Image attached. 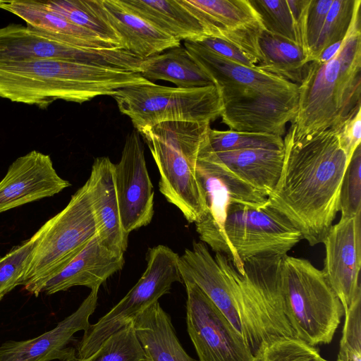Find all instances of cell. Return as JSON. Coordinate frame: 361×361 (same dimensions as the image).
Masks as SVG:
<instances>
[{
	"label": "cell",
	"instance_id": "1",
	"mask_svg": "<svg viewBox=\"0 0 361 361\" xmlns=\"http://www.w3.org/2000/svg\"><path fill=\"white\" fill-rule=\"evenodd\" d=\"M283 143L281 173L268 202L314 246L323 242L339 212L347 154L332 128L296 137L290 125Z\"/></svg>",
	"mask_w": 361,
	"mask_h": 361
},
{
	"label": "cell",
	"instance_id": "2",
	"mask_svg": "<svg viewBox=\"0 0 361 361\" xmlns=\"http://www.w3.org/2000/svg\"><path fill=\"white\" fill-rule=\"evenodd\" d=\"M184 45L218 89L222 122L231 130L284 135L296 115L298 85L229 61L197 42Z\"/></svg>",
	"mask_w": 361,
	"mask_h": 361
},
{
	"label": "cell",
	"instance_id": "3",
	"mask_svg": "<svg viewBox=\"0 0 361 361\" xmlns=\"http://www.w3.org/2000/svg\"><path fill=\"white\" fill-rule=\"evenodd\" d=\"M360 6L361 0L335 56L326 63L311 61L305 68L290 123L296 137L336 130L361 106Z\"/></svg>",
	"mask_w": 361,
	"mask_h": 361
},
{
	"label": "cell",
	"instance_id": "4",
	"mask_svg": "<svg viewBox=\"0 0 361 361\" xmlns=\"http://www.w3.org/2000/svg\"><path fill=\"white\" fill-rule=\"evenodd\" d=\"M150 82L138 73L59 60L0 63V97L40 109L59 99L82 104Z\"/></svg>",
	"mask_w": 361,
	"mask_h": 361
},
{
	"label": "cell",
	"instance_id": "5",
	"mask_svg": "<svg viewBox=\"0 0 361 361\" xmlns=\"http://www.w3.org/2000/svg\"><path fill=\"white\" fill-rule=\"evenodd\" d=\"M283 256L264 255L245 259L244 274H240L226 256L215 253L214 259L225 276L235 303L242 336L257 361L261 360L271 343L295 338L284 312Z\"/></svg>",
	"mask_w": 361,
	"mask_h": 361
},
{
	"label": "cell",
	"instance_id": "6",
	"mask_svg": "<svg viewBox=\"0 0 361 361\" xmlns=\"http://www.w3.org/2000/svg\"><path fill=\"white\" fill-rule=\"evenodd\" d=\"M210 128L209 122L168 121L139 132L158 168L159 191L189 223L200 221L207 210L196 162Z\"/></svg>",
	"mask_w": 361,
	"mask_h": 361
},
{
	"label": "cell",
	"instance_id": "7",
	"mask_svg": "<svg viewBox=\"0 0 361 361\" xmlns=\"http://www.w3.org/2000/svg\"><path fill=\"white\" fill-rule=\"evenodd\" d=\"M281 275L284 312L295 338L312 346L331 343L344 310L322 271L286 255Z\"/></svg>",
	"mask_w": 361,
	"mask_h": 361
},
{
	"label": "cell",
	"instance_id": "8",
	"mask_svg": "<svg viewBox=\"0 0 361 361\" xmlns=\"http://www.w3.org/2000/svg\"><path fill=\"white\" fill-rule=\"evenodd\" d=\"M46 223V231L33 250L20 281L36 297L42 293L45 283L97 235L87 181L71 196L65 208Z\"/></svg>",
	"mask_w": 361,
	"mask_h": 361
},
{
	"label": "cell",
	"instance_id": "9",
	"mask_svg": "<svg viewBox=\"0 0 361 361\" xmlns=\"http://www.w3.org/2000/svg\"><path fill=\"white\" fill-rule=\"evenodd\" d=\"M111 97L138 133L168 121L211 123L222 112L220 94L214 85L179 88L151 82L121 88Z\"/></svg>",
	"mask_w": 361,
	"mask_h": 361
},
{
	"label": "cell",
	"instance_id": "10",
	"mask_svg": "<svg viewBox=\"0 0 361 361\" xmlns=\"http://www.w3.org/2000/svg\"><path fill=\"white\" fill-rule=\"evenodd\" d=\"M208 141V140H207ZM202 147L196 162V172L204 188L207 210L195 224L200 241L215 253H221L231 260L237 271L244 274V263L235 255L226 236L224 224L231 204L259 207L268 203V197L244 181L213 152Z\"/></svg>",
	"mask_w": 361,
	"mask_h": 361
},
{
	"label": "cell",
	"instance_id": "11",
	"mask_svg": "<svg viewBox=\"0 0 361 361\" xmlns=\"http://www.w3.org/2000/svg\"><path fill=\"white\" fill-rule=\"evenodd\" d=\"M178 259L179 255L166 245L149 248L142 276L114 307L84 331L75 349L76 359L90 356L109 336L168 293L173 283L181 282Z\"/></svg>",
	"mask_w": 361,
	"mask_h": 361
},
{
	"label": "cell",
	"instance_id": "12",
	"mask_svg": "<svg viewBox=\"0 0 361 361\" xmlns=\"http://www.w3.org/2000/svg\"><path fill=\"white\" fill-rule=\"evenodd\" d=\"M224 231L233 251L243 262L259 255H286L303 239L301 233L269 202L259 207L230 204Z\"/></svg>",
	"mask_w": 361,
	"mask_h": 361
},
{
	"label": "cell",
	"instance_id": "13",
	"mask_svg": "<svg viewBox=\"0 0 361 361\" xmlns=\"http://www.w3.org/2000/svg\"><path fill=\"white\" fill-rule=\"evenodd\" d=\"M186 288V323L199 361H257L243 336L193 282Z\"/></svg>",
	"mask_w": 361,
	"mask_h": 361
},
{
	"label": "cell",
	"instance_id": "14",
	"mask_svg": "<svg viewBox=\"0 0 361 361\" xmlns=\"http://www.w3.org/2000/svg\"><path fill=\"white\" fill-rule=\"evenodd\" d=\"M48 59L123 71L130 68L132 61L130 53L121 49L73 47L44 37L27 26L0 27V63Z\"/></svg>",
	"mask_w": 361,
	"mask_h": 361
},
{
	"label": "cell",
	"instance_id": "15",
	"mask_svg": "<svg viewBox=\"0 0 361 361\" xmlns=\"http://www.w3.org/2000/svg\"><path fill=\"white\" fill-rule=\"evenodd\" d=\"M200 22L207 37L227 41L257 63L261 61L258 39L264 30L249 0H179Z\"/></svg>",
	"mask_w": 361,
	"mask_h": 361
},
{
	"label": "cell",
	"instance_id": "16",
	"mask_svg": "<svg viewBox=\"0 0 361 361\" xmlns=\"http://www.w3.org/2000/svg\"><path fill=\"white\" fill-rule=\"evenodd\" d=\"M114 180L125 231L130 233L149 224L154 213V193L137 130L126 136L121 159L114 164Z\"/></svg>",
	"mask_w": 361,
	"mask_h": 361
},
{
	"label": "cell",
	"instance_id": "17",
	"mask_svg": "<svg viewBox=\"0 0 361 361\" xmlns=\"http://www.w3.org/2000/svg\"><path fill=\"white\" fill-rule=\"evenodd\" d=\"M322 243L325 257L322 271L345 312L361 295V213L351 217L341 216Z\"/></svg>",
	"mask_w": 361,
	"mask_h": 361
},
{
	"label": "cell",
	"instance_id": "18",
	"mask_svg": "<svg viewBox=\"0 0 361 361\" xmlns=\"http://www.w3.org/2000/svg\"><path fill=\"white\" fill-rule=\"evenodd\" d=\"M99 289H91L78 309L54 329L33 338L3 343L0 361H74L75 349L67 345L76 332L85 331L91 325L89 319L96 309Z\"/></svg>",
	"mask_w": 361,
	"mask_h": 361
},
{
	"label": "cell",
	"instance_id": "19",
	"mask_svg": "<svg viewBox=\"0 0 361 361\" xmlns=\"http://www.w3.org/2000/svg\"><path fill=\"white\" fill-rule=\"evenodd\" d=\"M71 185L59 176L49 155L32 150L17 158L0 181V214L52 197Z\"/></svg>",
	"mask_w": 361,
	"mask_h": 361
},
{
	"label": "cell",
	"instance_id": "20",
	"mask_svg": "<svg viewBox=\"0 0 361 361\" xmlns=\"http://www.w3.org/2000/svg\"><path fill=\"white\" fill-rule=\"evenodd\" d=\"M87 183L100 243L109 250L124 255L129 233L125 231L121 223L114 164L108 157L94 159Z\"/></svg>",
	"mask_w": 361,
	"mask_h": 361
},
{
	"label": "cell",
	"instance_id": "21",
	"mask_svg": "<svg viewBox=\"0 0 361 361\" xmlns=\"http://www.w3.org/2000/svg\"><path fill=\"white\" fill-rule=\"evenodd\" d=\"M0 8L24 20L38 35L59 43L89 49H121L48 9L42 1H0Z\"/></svg>",
	"mask_w": 361,
	"mask_h": 361
},
{
	"label": "cell",
	"instance_id": "22",
	"mask_svg": "<svg viewBox=\"0 0 361 361\" xmlns=\"http://www.w3.org/2000/svg\"><path fill=\"white\" fill-rule=\"evenodd\" d=\"M124 263L123 254L103 246L96 235L71 262L45 283L42 292L52 295L73 286L90 289L100 287L121 270Z\"/></svg>",
	"mask_w": 361,
	"mask_h": 361
},
{
	"label": "cell",
	"instance_id": "23",
	"mask_svg": "<svg viewBox=\"0 0 361 361\" xmlns=\"http://www.w3.org/2000/svg\"><path fill=\"white\" fill-rule=\"evenodd\" d=\"M106 17L120 37L122 49L145 59L180 46V42L163 33L137 16L119 0H102Z\"/></svg>",
	"mask_w": 361,
	"mask_h": 361
},
{
	"label": "cell",
	"instance_id": "24",
	"mask_svg": "<svg viewBox=\"0 0 361 361\" xmlns=\"http://www.w3.org/2000/svg\"><path fill=\"white\" fill-rule=\"evenodd\" d=\"M133 326L147 361H195L182 347L170 316L158 301L140 312Z\"/></svg>",
	"mask_w": 361,
	"mask_h": 361
},
{
	"label": "cell",
	"instance_id": "25",
	"mask_svg": "<svg viewBox=\"0 0 361 361\" xmlns=\"http://www.w3.org/2000/svg\"><path fill=\"white\" fill-rule=\"evenodd\" d=\"M131 12L176 39L200 42L207 35L179 0H119Z\"/></svg>",
	"mask_w": 361,
	"mask_h": 361
},
{
	"label": "cell",
	"instance_id": "26",
	"mask_svg": "<svg viewBox=\"0 0 361 361\" xmlns=\"http://www.w3.org/2000/svg\"><path fill=\"white\" fill-rule=\"evenodd\" d=\"M244 181L266 196L274 190L283 163V149H245L214 152Z\"/></svg>",
	"mask_w": 361,
	"mask_h": 361
},
{
	"label": "cell",
	"instance_id": "27",
	"mask_svg": "<svg viewBox=\"0 0 361 361\" xmlns=\"http://www.w3.org/2000/svg\"><path fill=\"white\" fill-rule=\"evenodd\" d=\"M166 51L142 60L139 73L149 81L166 80L179 88L214 85L185 47L178 46Z\"/></svg>",
	"mask_w": 361,
	"mask_h": 361
},
{
	"label": "cell",
	"instance_id": "28",
	"mask_svg": "<svg viewBox=\"0 0 361 361\" xmlns=\"http://www.w3.org/2000/svg\"><path fill=\"white\" fill-rule=\"evenodd\" d=\"M261 61L257 67L299 85L309 63L296 43L264 30L258 39Z\"/></svg>",
	"mask_w": 361,
	"mask_h": 361
},
{
	"label": "cell",
	"instance_id": "29",
	"mask_svg": "<svg viewBox=\"0 0 361 361\" xmlns=\"http://www.w3.org/2000/svg\"><path fill=\"white\" fill-rule=\"evenodd\" d=\"M42 1L44 6L51 11L64 17L72 23L96 34L102 39L120 46L122 49L120 37L106 17L102 0Z\"/></svg>",
	"mask_w": 361,
	"mask_h": 361
},
{
	"label": "cell",
	"instance_id": "30",
	"mask_svg": "<svg viewBox=\"0 0 361 361\" xmlns=\"http://www.w3.org/2000/svg\"><path fill=\"white\" fill-rule=\"evenodd\" d=\"M265 30L299 45L308 57L305 30L295 19L288 0H249Z\"/></svg>",
	"mask_w": 361,
	"mask_h": 361
},
{
	"label": "cell",
	"instance_id": "31",
	"mask_svg": "<svg viewBox=\"0 0 361 361\" xmlns=\"http://www.w3.org/2000/svg\"><path fill=\"white\" fill-rule=\"evenodd\" d=\"M207 148L213 152L245 149H283L282 137L274 134L210 128Z\"/></svg>",
	"mask_w": 361,
	"mask_h": 361
},
{
	"label": "cell",
	"instance_id": "32",
	"mask_svg": "<svg viewBox=\"0 0 361 361\" xmlns=\"http://www.w3.org/2000/svg\"><path fill=\"white\" fill-rule=\"evenodd\" d=\"M74 361H147L133 321L109 336L92 354Z\"/></svg>",
	"mask_w": 361,
	"mask_h": 361
},
{
	"label": "cell",
	"instance_id": "33",
	"mask_svg": "<svg viewBox=\"0 0 361 361\" xmlns=\"http://www.w3.org/2000/svg\"><path fill=\"white\" fill-rule=\"evenodd\" d=\"M46 228L45 222L30 238L0 257V301L20 285L27 262Z\"/></svg>",
	"mask_w": 361,
	"mask_h": 361
},
{
	"label": "cell",
	"instance_id": "34",
	"mask_svg": "<svg viewBox=\"0 0 361 361\" xmlns=\"http://www.w3.org/2000/svg\"><path fill=\"white\" fill-rule=\"evenodd\" d=\"M360 0H334L329 10L319 39L310 56V62L317 59L328 46L344 39L355 9Z\"/></svg>",
	"mask_w": 361,
	"mask_h": 361
},
{
	"label": "cell",
	"instance_id": "35",
	"mask_svg": "<svg viewBox=\"0 0 361 361\" xmlns=\"http://www.w3.org/2000/svg\"><path fill=\"white\" fill-rule=\"evenodd\" d=\"M339 212L342 217L361 213V147H357L347 166L341 183Z\"/></svg>",
	"mask_w": 361,
	"mask_h": 361
},
{
	"label": "cell",
	"instance_id": "36",
	"mask_svg": "<svg viewBox=\"0 0 361 361\" xmlns=\"http://www.w3.org/2000/svg\"><path fill=\"white\" fill-rule=\"evenodd\" d=\"M361 295L345 313L337 361H361Z\"/></svg>",
	"mask_w": 361,
	"mask_h": 361
},
{
	"label": "cell",
	"instance_id": "37",
	"mask_svg": "<svg viewBox=\"0 0 361 361\" xmlns=\"http://www.w3.org/2000/svg\"><path fill=\"white\" fill-rule=\"evenodd\" d=\"M317 348L295 338L280 339L269 345L260 361H317Z\"/></svg>",
	"mask_w": 361,
	"mask_h": 361
},
{
	"label": "cell",
	"instance_id": "38",
	"mask_svg": "<svg viewBox=\"0 0 361 361\" xmlns=\"http://www.w3.org/2000/svg\"><path fill=\"white\" fill-rule=\"evenodd\" d=\"M334 0H310L306 23V40L310 56L314 48Z\"/></svg>",
	"mask_w": 361,
	"mask_h": 361
},
{
	"label": "cell",
	"instance_id": "39",
	"mask_svg": "<svg viewBox=\"0 0 361 361\" xmlns=\"http://www.w3.org/2000/svg\"><path fill=\"white\" fill-rule=\"evenodd\" d=\"M335 130L350 161L355 149L360 145L361 106H358Z\"/></svg>",
	"mask_w": 361,
	"mask_h": 361
},
{
	"label": "cell",
	"instance_id": "40",
	"mask_svg": "<svg viewBox=\"0 0 361 361\" xmlns=\"http://www.w3.org/2000/svg\"><path fill=\"white\" fill-rule=\"evenodd\" d=\"M197 43L229 61L250 68H257L256 62L251 57L227 41L207 37Z\"/></svg>",
	"mask_w": 361,
	"mask_h": 361
},
{
	"label": "cell",
	"instance_id": "41",
	"mask_svg": "<svg viewBox=\"0 0 361 361\" xmlns=\"http://www.w3.org/2000/svg\"><path fill=\"white\" fill-rule=\"evenodd\" d=\"M343 40L335 42L324 49L314 61L319 63H326L332 59L341 49Z\"/></svg>",
	"mask_w": 361,
	"mask_h": 361
},
{
	"label": "cell",
	"instance_id": "42",
	"mask_svg": "<svg viewBox=\"0 0 361 361\" xmlns=\"http://www.w3.org/2000/svg\"><path fill=\"white\" fill-rule=\"evenodd\" d=\"M317 361H328L326 360H324V358H322V357H320Z\"/></svg>",
	"mask_w": 361,
	"mask_h": 361
}]
</instances>
